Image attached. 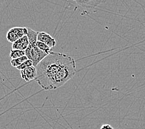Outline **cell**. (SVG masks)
I'll return each instance as SVG.
<instances>
[{
	"label": "cell",
	"instance_id": "1",
	"mask_svg": "<svg viewBox=\"0 0 145 129\" xmlns=\"http://www.w3.org/2000/svg\"><path fill=\"white\" fill-rule=\"evenodd\" d=\"M72 58L67 54L51 52L36 67V81L43 89L53 90L55 77L61 68Z\"/></svg>",
	"mask_w": 145,
	"mask_h": 129
},
{
	"label": "cell",
	"instance_id": "2",
	"mask_svg": "<svg viewBox=\"0 0 145 129\" xmlns=\"http://www.w3.org/2000/svg\"><path fill=\"white\" fill-rule=\"evenodd\" d=\"M27 35L29 40L28 48L25 50V56L32 61L33 67H36L39 63L45 58L47 55L44 52L41 51L37 46V34L30 28H27Z\"/></svg>",
	"mask_w": 145,
	"mask_h": 129
},
{
	"label": "cell",
	"instance_id": "3",
	"mask_svg": "<svg viewBox=\"0 0 145 129\" xmlns=\"http://www.w3.org/2000/svg\"><path fill=\"white\" fill-rule=\"evenodd\" d=\"M76 71H77L76 63L74 59L72 57L71 60L61 68L57 75L55 77L53 86V90L56 89L65 85L69 80L74 77Z\"/></svg>",
	"mask_w": 145,
	"mask_h": 129
},
{
	"label": "cell",
	"instance_id": "4",
	"mask_svg": "<svg viewBox=\"0 0 145 129\" xmlns=\"http://www.w3.org/2000/svg\"><path fill=\"white\" fill-rule=\"evenodd\" d=\"M27 27H13L10 29L6 34V39L12 44L27 35Z\"/></svg>",
	"mask_w": 145,
	"mask_h": 129
},
{
	"label": "cell",
	"instance_id": "5",
	"mask_svg": "<svg viewBox=\"0 0 145 129\" xmlns=\"http://www.w3.org/2000/svg\"><path fill=\"white\" fill-rule=\"evenodd\" d=\"M37 41L46 44L50 48L54 47L56 45V40L51 35L44 32H38Z\"/></svg>",
	"mask_w": 145,
	"mask_h": 129
},
{
	"label": "cell",
	"instance_id": "6",
	"mask_svg": "<svg viewBox=\"0 0 145 129\" xmlns=\"http://www.w3.org/2000/svg\"><path fill=\"white\" fill-rule=\"evenodd\" d=\"M20 71L21 78L26 82H30L36 79L37 77V69L36 67L32 66L29 68L23 69Z\"/></svg>",
	"mask_w": 145,
	"mask_h": 129
},
{
	"label": "cell",
	"instance_id": "7",
	"mask_svg": "<svg viewBox=\"0 0 145 129\" xmlns=\"http://www.w3.org/2000/svg\"><path fill=\"white\" fill-rule=\"evenodd\" d=\"M29 45V40L27 36H24L23 37L15 42L12 45V50H18L25 51Z\"/></svg>",
	"mask_w": 145,
	"mask_h": 129
},
{
	"label": "cell",
	"instance_id": "8",
	"mask_svg": "<svg viewBox=\"0 0 145 129\" xmlns=\"http://www.w3.org/2000/svg\"><path fill=\"white\" fill-rule=\"evenodd\" d=\"M75 2L77 3L79 6H81L82 7H85V8H93L98 6L101 3H105L106 1H96V0H94V1H81V0H79V1H75Z\"/></svg>",
	"mask_w": 145,
	"mask_h": 129
},
{
	"label": "cell",
	"instance_id": "9",
	"mask_svg": "<svg viewBox=\"0 0 145 129\" xmlns=\"http://www.w3.org/2000/svg\"><path fill=\"white\" fill-rule=\"evenodd\" d=\"M24 56H25V52L22 50L12 49L9 54V57L11 58V60H14V59L22 57Z\"/></svg>",
	"mask_w": 145,
	"mask_h": 129
},
{
	"label": "cell",
	"instance_id": "10",
	"mask_svg": "<svg viewBox=\"0 0 145 129\" xmlns=\"http://www.w3.org/2000/svg\"><path fill=\"white\" fill-rule=\"evenodd\" d=\"M27 60H28L27 57L26 56H24L22 57H20V58H17V59H14V60H11V64L13 67L17 68V67H18L19 66L21 65L22 64H23L24 62H25Z\"/></svg>",
	"mask_w": 145,
	"mask_h": 129
},
{
	"label": "cell",
	"instance_id": "11",
	"mask_svg": "<svg viewBox=\"0 0 145 129\" xmlns=\"http://www.w3.org/2000/svg\"><path fill=\"white\" fill-rule=\"evenodd\" d=\"M37 46L41 51H42L46 55H49L51 52V48H50L46 44L37 41Z\"/></svg>",
	"mask_w": 145,
	"mask_h": 129
},
{
	"label": "cell",
	"instance_id": "12",
	"mask_svg": "<svg viewBox=\"0 0 145 129\" xmlns=\"http://www.w3.org/2000/svg\"><path fill=\"white\" fill-rule=\"evenodd\" d=\"M32 66H33V64H32V61H30L28 59V60H26L25 62H24L23 64H22L21 65L19 66L18 67H17L16 68L18 69V70L21 71V70H23V69H24L32 67Z\"/></svg>",
	"mask_w": 145,
	"mask_h": 129
},
{
	"label": "cell",
	"instance_id": "13",
	"mask_svg": "<svg viewBox=\"0 0 145 129\" xmlns=\"http://www.w3.org/2000/svg\"><path fill=\"white\" fill-rule=\"evenodd\" d=\"M100 129H114V128L111 125H109V124H104L103 125L101 128Z\"/></svg>",
	"mask_w": 145,
	"mask_h": 129
}]
</instances>
